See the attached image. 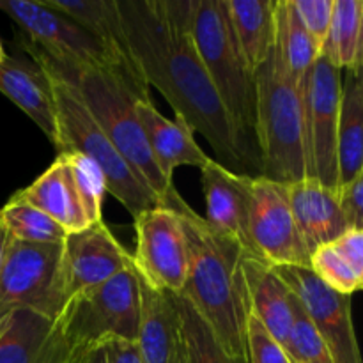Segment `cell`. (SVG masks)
<instances>
[{
  "label": "cell",
  "mask_w": 363,
  "mask_h": 363,
  "mask_svg": "<svg viewBox=\"0 0 363 363\" xmlns=\"http://www.w3.org/2000/svg\"><path fill=\"white\" fill-rule=\"evenodd\" d=\"M117 6L145 84L158 89L176 116L209 142L215 162L257 177L195 48L194 0H117Z\"/></svg>",
  "instance_id": "6da1fadb"
},
{
  "label": "cell",
  "mask_w": 363,
  "mask_h": 363,
  "mask_svg": "<svg viewBox=\"0 0 363 363\" xmlns=\"http://www.w3.org/2000/svg\"><path fill=\"white\" fill-rule=\"evenodd\" d=\"M176 211L183 223L188 250L186 282L179 294L204 319L220 347L234 360L248 363L243 250L233 238L213 229L188 204Z\"/></svg>",
  "instance_id": "7a4b0ae2"
},
{
  "label": "cell",
  "mask_w": 363,
  "mask_h": 363,
  "mask_svg": "<svg viewBox=\"0 0 363 363\" xmlns=\"http://www.w3.org/2000/svg\"><path fill=\"white\" fill-rule=\"evenodd\" d=\"M18 45L48 77L62 80L73 89L92 119L105 131L119 155L126 160L135 176L158 197L162 206L179 209L181 206L186 204L174 188V183H169L160 172L135 112L138 96L119 74L99 67L82 66L69 60L57 59L39 50L21 35L18 38Z\"/></svg>",
  "instance_id": "3957f363"
},
{
  "label": "cell",
  "mask_w": 363,
  "mask_h": 363,
  "mask_svg": "<svg viewBox=\"0 0 363 363\" xmlns=\"http://www.w3.org/2000/svg\"><path fill=\"white\" fill-rule=\"evenodd\" d=\"M255 142L262 177L282 184L307 177L303 99L275 45L255 69Z\"/></svg>",
  "instance_id": "277c9868"
},
{
  "label": "cell",
  "mask_w": 363,
  "mask_h": 363,
  "mask_svg": "<svg viewBox=\"0 0 363 363\" xmlns=\"http://www.w3.org/2000/svg\"><path fill=\"white\" fill-rule=\"evenodd\" d=\"M191 35L241 147L261 176L255 142V73L238 45L225 0H194Z\"/></svg>",
  "instance_id": "5b68a950"
},
{
  "label": "cell",
  "mask_w": 363,
  "mask_h": 363,
  "mask_svg": "<svg viewBox=\"0 0 363 363\" xmlns=\"http://www.w3.org/2000/svg\"><path fill=\"white\" fill-rule=\"evenodd\" d=\"M48 77V74H46ZM52 84L57 116V155L77 152L99 167L106 181V191L112 194L131 216L162 206L155 194L135 176L126 160L119 155L105 131L98 126L73 89L62 80L48 77Z\"/></svg>",
  "instance_id": "8992f818"
},
{
  "label": "cell",
  "mask_w": 363,
  "mask_h": 363,
  "mask_svg": "<svg viewBox=\"0 0 363 363\" xmlns=\"http://www.w3.org/2000/svg\"><path fill=\"white\" fill-rule=\"evenodd\" d=\"M138 321L140 284L135 266L71 296L55 319L74 351H85L112 339L137 342Z\"/></svg>",
  "instance_id": "52a82bcc"
},
{
  "label": "cell",
  "mask_w": 363,
  "mask_h": 363,
  "mask_svg": "<svg viewBox=\"0 0 363 363\" xmlns=\"http://www.w3.org/2000/svg\"><path fill=\"white\" fill-rule=\"evenodd\" d=\"M0 11L16 23L21 38L45 53L82 66L112 71L130 85L138 99L151 101L149 85L135 78L101 41L67 16L43 2L30 0H0Z\"/></svg>",
  "instance_id": "ba28073f"
},
{
  "label": "cell",
  "mask_w": 363,
  "mask_h": 363,
  "mask_svg": "<svg viewBox=\"0 0 363 363\" xmlns=\"http://www.w3.org/2000/svg\"><path fill=\"white\" fill-rule=\"evenodd\" d=\"M64 303L62 243L34 245L9 238L0 266V319L30 311L55 321Z\"/></svg>",
  "instance_id": "9c48e42d"
},
{
  "label": "cell",
  "mask_w": 363,
  "mask_h": 363,
  "mask_svg": "<svg viewBox=\"0 0 363 363\" xmlns=\"http://www.w3.org/2000/svg\"><path fill=\"white\" fill-rule=\"evenodd\" d=\"M342 82L340 69L319 53L305 82L303 119L307 177L337 190V124Z\"/></svg>",
  "instance_id": "30bf717a"
},
{
  "label": "cell",
  "mask_w": 363,
  "mask_h": 363,
  "mask_svg": "<svg viewBox=\"0 0 363 363\" xmlns=\"http://www.w3.org/2000/svg\"><path fill=\"white\" fill-rule=\"evenodd\" d=\"M133 222L137 248L131 257L138 277L155 289L179 294L186 282L188 250L177 211L156 206Z\"/></svg>",
  "instance_id": "8fae6325"
},
{
  "label": "cell",
  "mask_w": 363,
  "mask_h": 363,
  "mask_svg": "<svg viewBox=\"0 0 363 363\" xmlns=\"http://www.w3.org/2000/svg\"><path fill=\"white\" fill-rule=\"evenodd\" d=\"M273 269L301 301L333 363H362L351 315V296L330 289L311 268L273 266Z\"/></svg>",
  "instance_id": "7c38bea8"
},
{
  "label": "cell",
  "mask_w": 363,
  "mask_h": 363,
  "mask_svg": "<svg viewBox=\"0 0 363 363\" xmlns=\"http://www.w3.org/2000/svg\"><path fill=\"white\" fill-rule=\"evenodd\" d=\"M250 236L268 264L311 268V254L291 211L287 184L262 176L252 179Z\"/></svg>",
  "instance_id": "4fadbf2b"
},
{
  "label": "cell",
  "mask_w": 363,
  "mask_h": 363,
  "mask_svg": "<svg viewBox=\"0 0 363 363\" xmlns=\"http://www.w3.org/2000/svg\"><path fill=\"white\" fill-rule=\"evenodd\" d=\"M131 266L133 257L105 222L67 234L62 243L64 300L106 282Z\"/></svg>",
  "instance_id": "5bb4252c"
},
{
  "label": "cell",
  "mask_w": 363,
  "mask_h": 363,
  "mask_svg": "<svg viewBox=\"0 0 363 363\" xmlns=\"http://www.w3.org/2000/svg\"><path fill=\"white\" fill-rule=\"evenodd\" d=\"M201 174L206 199V222L213 229L233 238L247 257L264 261L250 236V197L254 177L230 172L215 162V158H209L201 169Z\"/></svg>",
  "instance_id": "9a60e30c"
},
{
  "label": "cell",
  "mask_w": 363,
  "mask_h": 363,
  "mask_svg": "<svg viewBox=\"0 0 363 363\" xmlns=\"http://www.w3.org/2000/svg\"><path fill=\"white\" fill-rule=\"evenodd\" d=\"M77 353L55 321L30 311L13 312L0 333V363H66Z\"/></svg>",
  "instance_id": "2e32d148"
},
{
  "label": "cell",
  "mask_w": 363,
  "mask_h": 363,
  "mask_svg": "<svg viewBox=\"0 0 363 363\" xmlns=\"http://www.w3.org/2000/svg\"><path fill=\"white\" fill-rule=\"evenodd\" d=\"M135 112L140 121L152 158L169 183H174L172 176L177 167L191 165L202 169L209 162V156L197 144L194 131L183 117L176 116L174 119H167L152 101L145 99H138L135 103Z\"/></svg>",
  "instance_id": "e0dca14e"
},
{
  "label": "cell",
  "mask_w": 363,
  "mask_h": 363,
  "mask_svg": "<svg viewBox=\"0 0 363 363\" xmlns=\"http://www.w3.org/2000/svg\"><path fill=\"white\" fill-rule=\"evenodd\" d=\"M287 191L298 233L308 254L350 230L340 211L335 188L305 177L303 181L287 184Z\"/></svg>",
  "instance_id": "ac0fdd59"
},
{
  "label": "cell",
  "mask_w": 363,
  "mask_h": 363,
  "mask_svg": "<svg viewBox=\"0 0 363 363\" xmlns=\"http://www.w3.org/2000/svg\"><path fill=\"white\" fill-rule=\"evenodd\" d=\"M0 92L27 113L53 145L57 144L59 133L52 84L34 60L7 55L0 62Z\"/></svg>",
  "instance_id": "d6986e66"
},
{
  "label": "cell",
  "mask_w": 363,
  "mask_h": 363,
  "mask_svg": "<svg viewBox=\"0 0 363 363\" xmlns=\"http://www.w3.org/2000/svg\"><path fill=\"white\" fill-rule=\"evenodd\" d=\"M138 284H140V321H138L137 346L142 363H174L177 347L183 339L176 294L155 289L140 277Z\"/></svg>",
  "instance_id": "ffe728a7"
},
{
  "label": "cell",
  "mask_w": 363,
  "mask_h": 363,
  "mask_svg": "<svg viewBox=\"0 0 363 363\" xmlns=\"http://www.w3.org/2000/svg\"><path fill=\"white\" fill-rule=\"evenodd\" d=\"M241 269L247 287L248 312L284 347L293 325L294 293L266 261L243 255Z\"/></svg>",
  "instance_id": "44dd1931"
},
{
  "label": "cell",
  "mask_w": 363,
  "mask_h": 363,
  "mask_svg": "<svg viewBox=\"0 0 363 363\" xmlns=\"http://www.w3.org/2000/svg\"><path fill=\"white\" fill-rule=\"evenodd\" d=\"M14 195L55 220L66 234L80 233L91 227L78 199L69 163L64 155H57L55 162L34 183Z\"/></svg>",
  "instance_id": "7402d4cb"
},
{
  "label": "cell",
  "mask_w": 363,
  "mask_h": 363,
  "mask_svg": "<svg viewBox=\"0 0 363 363\" xmlns=\"http://www.w3.org/2000/svg\"><path fill=\"white\" fill-rule=\"evenodd\" d=\"M43 4L91 32L135 78L145 82L128 45L117 0H43Z\"/></svg>",
  "instance_id": "603a6c76"
},
{
  "label": "cell",
  "mask_w": 363,
  "mask_h": 363,
  "mask_svg": "<svg viewBox=\"0 0 363 363\" xmlns=\"http://www.w3.org/2000/svg\"><path fill=\"white\" fill-rule=\"evenodd\" d=\"M363 174V80L347 74L342 85L337 124V188Z\"/></svg>",
  "instance_id": "cb8c5ba5"
},
{
  "label": "cell",
  "mask_w": 363,
  "mask_h": 363,
  "mask_svg": "<svg viewBox=\"0 0 363 363\" xmlns=\"http://www.w3.org/2000/svg\"><path fill=\"white\" fill-rule=\"evenodd\" d=\"M275 6L277 0H225L236 41L254 73L275 45Z\"/></svg>",
  "instance_id": "d4e9b609"
},
{
  "label": "cell",
  "mask_w": 363,
  "mask_h": 363,
  "mask_svg": "<svg viewBox=\"0 0 363 363\" xmlns=\"http://www.w3.org/2000/svg\"><path fill=\"white\" fill-rule=\"evenodd\" d=\"M275 48L286 71L303 94L305 82L319 57V50L301 25L291 0H277Z\"/></svg>",
  "instance_id": "484cf974"
},
{
  "label": "cell",
  "mask_w": 363,
  "mask_h": 363,
  "mask_svg": "<svg viewBox=\"0 0 363 363\" xmlns=\"http://www.w3.org/2000/svg\"><path fill=\"white\" fill-rule=\"evenodd\" d=\"M362 0H333L332 23L321 55H325L339 69L362 73Z\"/></svg>",
  "instance_id": "4316f807"
},
{
  "label": "cell",
  "mask_w": 363,
  "mask_h": 363,
  "mask_svg": "<svg viewBox=\"0 0 363 363\" xmlns=\"http://www.w3.org/2000/svg\"><path fill=\"white\" fill-rule=\"evenodd\" d=\"M0 229L11 240L34 245L64 243L67 236L55 220L16 195H13L0 209Z\"/></svg>",
  "instance_id": "83f0119b"
},
{
  "label": "cell",
  "mask_w": 363,
  "mask_h": 363,
  "mask_svg": "<svg viewBox=\"0 0 363 363\" xmlns=\"http://www.w3.org/2000/svg\"><path fill=\"white\" fill-rule=\"evenodd\" d=\"M176 303L181 318L184 347H186L190 363H247L234 360L220 347L209 326L195 312V308L191 307L186 298L176 294Z\"/></svg>",
  "instance_id": "f1b7e54d"
},
{
  "label": "cell",
  "mask_w": 363,
  "mask_h": 363,
  "mask_svg": "<svg viewBox=\"0 0 363 363\" xmlns=\"http://www.w3.org/2000/svg\"><path fill=\"white\" fill-rule=\"evenodd\" d=\"M284 351L291 363H333L325 340L312 325L296 294L293 298V325L284 344Z\"/></svg>",
  "instance_id": "f546056e"
},
{
  "label": "cell",
  "mask_w": 363,
  "mask_h": 363,
  "mask_svg": "<svg viewBox=\"0 0 363 363\" xmlns=\"http://www.w3.org/2000/svg\"><path fill=\"white\" fill-rule=\"evenodd\" d=\"M69 163L74 188L82 202L89 223L103 222V199L106 194V181L96 163L77 152H60Z\"/></svg>",
  "instance_id": "4dcf8cb0"
},
{
  "label": "cell",
  "mask_w": 363,
  "mask_h": 363,
  "mask_svg": "<svg viewBox=\"0 0 363 363\" xmlns=\"http://www.w3.org/2000/svg\"><path fill=\"white\" fill-rule=\"evenodd\" d=\"M311 269L325 286L344 296H351L362 289L363 279L351 269L332 245H323L311 254Z\"/></svg>",
  "instance_id": "1f68e13d"
},
{
  "label": "cell",
  "mask_w": 363,
  "mask_h": 363,
  "mask_svg": "<svg viewBox=\"0 0 363 363\" xmlns=\"http://www.w3.org/2000/svg\"><path fill=\"white\" fill-rule=\"evenodd\" d=\"M248 363H291L284 347L273 339L268 330L248 312L245 330Z\"/></svg>",
  "instance_id": "d6a6232c"
},
{
  "label": "cell",
  "mask_w": 363,
  "mask_h": 363,
  "mask_svg": "<svg viewBox=\"0 0 363 363\" xmlns=\"http://www.w3.org/2000/svg\"><path fill=\"white\" fill-rule=\"evenodd\" d=\"M301 25L321 53L330 32L333 0H291Z\"/></svg>",
  "instance_id": "836d02e7"
},
{
  "label": "cell",
  "mask_w": 363,
  "mask_h": 363,
  "mask_svg": "<svg viewBox=\"0 0 363 363\" xmlns=\"http://www.w3.org/2000/svg\"><path fill=\"white\" fill-rule=\"evenodd\" d=\"M337 197L347 227L363 230V174L354 177L351 183L337 188Z\"/></svg>",
  "instance_id": "e575fe53"
},
{
  "label": "cell",
  "mask_w": 363,
  "mask_h": 363,
  "mask_svg": "<svg viewBox=\"0 0 363 363\" xmlns=\"http://www.w3.org/2000/svg\"><path fill=\"white\" fill-rule=\"evenodd\" d=\"M330 245L351 266V269L363 279V230H346Z\"/></svg>",
  "instance_id": "d590c367"
},
{
  "label": "cell",
  "mask_w": 363,
  "mask_h": 363,
  "mask_svg": "<svg viewBox=\"0 0 363 363\" xmlns=\"http://www.w3.org/2000/svg\"><path fill=\"white\" fill-rule=\"evenodd\" d=\"M103 346H105L106 363H142L137 342L112 339L106 340Z\"/></svg>",
  "instance_id": "8d00e7d4"
},
{
  "label": "cell",
  "mask_w": 363,
  "mask_h": 363,
  "mask_svg": "<svg viewBox=\"0 0 363 363\" xmlns=\"http://www.w3.org/2000/svg\"><path fill=\"white\" fill-rule=\"evenodd\" d=\"M77 363H106L105 346L99 344V346L89 347V350L82 351V353L78 354Z\"/></svg>",
  "instance_id": "74e56055"
},
{
  "label": "cell",
  "mask_w": 363,
  "mask_h": 363,
  "mask_svg": "<svg viewBox=\"0 0 363 363\" xmlns=\"http://www.w3.org/2000/svg\"><path fill=\"white\" fill-rule=\"evenodd\" d=\"M181 333H183V332H181ZM174 363H190V360H188V353H186V347H184V340L183 339H181L179 347H177L176 360H174Z\"/></svg>",
  "instance_id": "f35d334b"
},
{
  "label": "cell",
  "mask_w": 363,
  "mask_h": 363,
  "mask_svg": "<svg viewBox=\"0 0 363 363\" xmlns=\"http://www.w3.org/2000/svg\"><path fill=\"white\" fill-rule=\"evenodd\" d=\"M7 243H9V236H7V234L4 233L2 229H0V266H2L4 255H6V248H7Z\"/></svg>",
  "instance_id": "ab89813d"
},
{
  "label": "cell",
  "mask_w": 363,
  "mask_h": 363,
  "mask_svg": "<svg viewBox=\"0 0 363 363\" xmlns=\"http://www.w3.org/2000/svg\"><path fill=\"white\" fill-rule=\"evenodd\" d=\"M6 59H7V53H6V50H4L2 41H0V62H4Z\"/></svg>",
  "instance_id": "60d3db41"
},
{
  "label": "cell",
  "mask_w": 363,
  "mask_h": 363,
  "mask_svg": "<svg viewBox=\"0 0 363 363\" xmlns=\"http://www.w3.org/2000/svg\"><path fill=\"white\" fill-rule=\"evenodd\" d=\"M82 353V351H78V353L77 354H74V357L73 358H69V360H67L66 363H77V358H78V354H80Z\"/></svg>",
  "instance_id": "b9f144b4"
}]
</instances>
